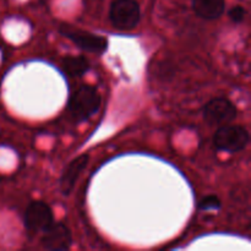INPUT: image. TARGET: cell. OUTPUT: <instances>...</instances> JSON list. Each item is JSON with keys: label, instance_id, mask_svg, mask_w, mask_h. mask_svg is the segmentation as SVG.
Masks as SVG:
<instances>
[{"label": "cell", "instance_id": "obj_4", "mask_svg": "<svg viewBox=\"0 0 251 251\" xmlns=\"http://www.w3.org/2000/svg\"><path fill=\"white\" fill-rule=\"evenodd\" d=\"M60 31L66 38L70 39L78 48L88 51V53L102 54L108 48L107 39L104 37L98 36V34L91 33V32L83 31V29L74 28L69 25H63L60 27Z\"/></svg>", "mask_w": 251, "mask_h": 251}, {"label": "cell", "instance_id": "obj_3", "mask_svg": "<svg viewBox=\"0 0 251 251\" xmlns=\"http://www.w3.org/2000/svg\"><path fill=\"white\" fill-rule=\"evenodd\" d=\"M249 132L245 127L229 124L221 126L213 137L215 146L221 151L229 153H235L244 150L249 144Z\"/></svg>", "mask_w": 251, "mask_h": 251}, {"label": "cell", "instance_id": "obj_6", "mask_svg": "<svg viewBox=\"0 0 251 251\" xmlns=\"http://www.w3.org/2000/svg\"><path fill=\"white\" fill-rule=\"evenodd\" d=\"M54 223L51 208L42 201L29 203L25 212V227L31 233L44 232Z\"/></svg>", "mask_w": 251, "mask_h": 251}, {"label": "cell", "instance_id": "obj_10", "mask_svg": "<svg viewBox=\"0 0 251 251\" xmlns=\"http://www.w3.org/2000/svg\"><path fill=\"white\" fill-rule=\"evenodd\" d=\"M61 68L71 77H80L85 75L90 69L87 58L80 56H65L61 61Z\"/></svg>", "mask_w": 251, "mask_h": 251}, {"label": "cell", "instance_id": "obj_9", "mask_svg": "<svg viewBox=\"0 0 251 251\" xmlns=\"http://www.w3.org/2000/svg\"><path fill=\"white\" fill-rule=\"evenodd\" d=\"M225 0H193V10L203 20H217L225 11Z\"/></svg>", "mask_w": 251, "mask_h": 251}, {"label": "cell", "instance_id": "obj_8", "mask_svg": "<svg viewBox=\"0 0 251 251\" xmlns=\"http://www.w3.org/2000/svg\"><path fill=\"white\" fill-rule=\"evenodd\" d=\"M88 159H90V156H88V154H81V156L76 157V158L66 167L60 179V188L63 195H69V194L73 191L76 181H77V179L80 178L82 171L86 168V166H87Z\"/></svg>", "mask_w": 251, "mask_h": 251}, {"label": "cell", "instance_id": "obj_5", "mask_svg": "<svg viewBox=\"0 0 251 251\" xmlns=\"http://www.w3.org/2000/svg\"><path fill=\"white\" fill-rule=\"evenodd\" d=\"M237 108L227 98H213L212 100L205 105L203 118L210 125H223L230 124L237 118Z\"/></svg>", "mask_w": 251, "mask_h": 251}, {"label": "cell", "instance_id": "obj_11", "mask_svg": "<svg viewBox=\"0 0 251 251\" xmlns=\"http://www.w3.org/2000/svg\"><path fill=\"white\" fill-rule=\"evenodd\" d=\"M200 208L203 210H216L221 207V200L215 195H208L200 201Z\"/></svg>", "mask_w": 251, "mask_h": 251}, {"label": "cell", "instance_id": "obj_2", "mask_svg": "<svg viewBox=\"0 0 251 251\" xmlns=\"http://www.w3.org/2000/svg\"><path fill=\"white\" fill-rule=\"evenodd\" d=\"M109 19L117 29H134L141 19L140 5L135 0H114L110 5Z\"/></svg>", "mask_w": 251, "mask_h": 251}, {"label": "cell", "instance_id": "obj_1", "mask_svg": "<svg viewBox=\"0 0 251 251\" xmlns=\"http://www.w3.org/2000/svg\"><path fill=\"white\" fill-rule=\"evenodd\" d=\"M100 105V96L92 86H81L71 93L68 109L74 119L82 122L95 114Z\"/></svg>", "mask_w": 251, "mask_h": 251}, {"label": "cell", "instance_id": "obj_12", "mask_svg": "<svg viewBox=\"0 0 251 251\" xmlns=\"http://www.w3.org/2000/svg\"><path fill=\"white\" fill-rule=\"evenodd\" d=\"M228 16H229V19L232 20V21L237 22V24L238 22H242L245 17V9L243 6L237 5V6L232 7V9L229 10Z\"/></svg>", "mask_w": 251, "mask_h": 251}, {"label": "cell", "instance_id": "obj_7", "mask_svg": "<svg viewBox=\"0 0 251 251\" xmlns=\"http://www.w3.org/2000/svg\"><path fill=\"white\" fill-rule=\"evenodd\" d=\"M41 244L44 249L51 251L68 250L73 244V235L70 229L63 223H53L47 228L41 238Z\"/></svg>", "mask_w": 251, "mask_h": 251}]
</instances>
